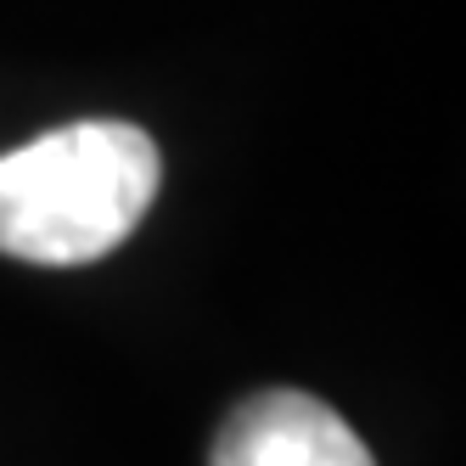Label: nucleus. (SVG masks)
Here are the masks:
<instances>
[{"instance_id": "nucleus-1", "label": "nucleus", "mask_w": 466, "mask_h": 466, "mask_svg": "<svg viewBox=\"0 0 466 466\" xmlns=\"http://www.w3.org/2000/svg\"><path fill=\"white\" fill-rule=\"evenodd\" d=\"M163 180L147 129L118 118L62 124L0 157V253L90 264L141 225Z\"/></svg>"}, {"instance_id": "nucleus-2", "label": "nucleus", "mask_w": 466, "mask_h": 466, "mask_svg": "<svg viewBox=\"0 0 466 466\" xmlns=\"http://www.w3.org/2000/svg\"><path fill=\"white\" fill-rule=\"evenodd\" d=\"M208 466H377L354 427L298 388H264L242 399L219 427Z\"/></svg>"}]
</instances>
